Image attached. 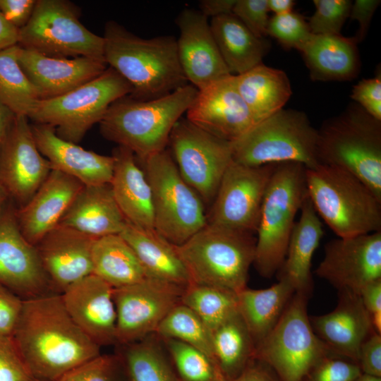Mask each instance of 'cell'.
I'll use <instances>...</instances> for the list:
<instances>
[{
	"mask_svg": "<svg viewBox=\"0 0 381 381\" xmlns=\"http://www.w3.org/2000/svg\"><path fill=\"white\" fill-rule=\"evenodd\" d=\"M11 339L31 375L41 381H57L101 354V348L72 320L58 293L23 300Z\"/></svg>",
	"mask_w": 381,
	"mask_h": 381,
	"instance_id": "6da1fadb",
	"label": "cell"
},
{
	"mask_svg": "<svg viewBox=\"0 0 381 381\" xmlns=\"http://www.w3.org/2000/svg\"><path fill=\"white\" fill-rule=\"evenodd\" d=\"M103 37L105 61L131 85V97L154 99L189 84L179 60L174 37L143 39L109 20Z\"/></svg>",
	"mask_w": 381,
	"mask_h": 381,
	"instance_id": "7a4b0ae2",
	"label": "cell"
},
{
	"mask_svg": "<svg viewBox=\"0 0 381 381\" xmlns=\"http://www.w3.org/2000/svg\"><path fill=\"white\" fill-rule=\"evenodd\" d=\"M191 84L159 98L139 100L130 95L115 101L99 123L102 135L143 160L166 149L171 132L195 98Z\"/></svg>",
	"mask_w": 381,
	"mask_h": 381,
	"instance_id": "3957f363",
	"label": "cell"
},
{
	"mask_svg": "<svg viewBox=\"0 0 381 381\" xmlns=\"http://www.w3.org/2000/svg\"><path fill=\"white\" fill-rule=\"evenodd\" d=\"M308 195L322 221L344 238L381 231V199L361 179L341 169H306Z\"/></svg>",
	"mask_w": 381,
	"mask_h": 381,
	"instance_id": "277c9868",
	"label": "cell"
},
{
	"mask_svg": "<svg viewBox=\"0 0 381 381\" xmlns=\"http://www.w3.org/2000/svg\"><path fill=\"white\" fill-rule=\"evenodd\" d=\"M320 164L358 177L381 199V121L356 103L318 129Z\"/></svg>",
	"mask_w": 381,
	"mask_h": 381,
	"instance_id": "5b68a950",
	"label": "cell"
},
{
	"mask_svg": "<svg viewBox=\"0 0 381 381\" xmlns=\"http://www.w3.org/2000/svg\"><path fill=\"white\" fill-rule=\"evenodd\" d=\"M306 168L298 162L277 164L261 205L253 265L271 278L281 268L296 217L308 196Z\"/></svg>",
	"mask_w": 381,
	"mask_h": 381,
	"instance_id": "8992f818",
	"label": "cell"
},
{
	"mask_svg": "<svg viewBox=\"0 0 381 381\" xmlns=\"http://www.w3.org/2000/svg\"><path fill=\"white\" fill-rule=\"evenodd\" d=\"M255 243L253 233L207 223L176 248L190 284L216 286L238 293L247 287Z\"/></svg>",
	"mask_w": 381,
	"mask_h": 381,
	"instance_id": "52a82bcc",
	"label": "cell"
},
{
	"mask_svg": "<svg viewBox=\"0 0 381 381\" xmlns=\"http://www.w3.org/2000/svg\"><path fill=\"white\" fill-rule=\"evenodd\" d=\"M234 162L250 167L298 162L306 169L320 165L318 129L303 111L282 109L230 143Z\"/></svg>",
	"mask_w": 381,
	"mask_h": 381,
	"instance_id": "ba28073f",
	"label": "cell"
},
{
	"mask_svg": "<svg viewBox=\"0 0 381 381\" xmlns=\"http://www.w3.org/2000/svg\"><path fill=\"white\" fill-rule=\"evenodd\" d=\"M132 92L131 85L109 66L97 78L63 95L40 99L28 119L52 126L58 136L77 144L115 101Z\"/></svg>",
	"mask_w": 381,
	"mask_h": 381,
	"instance_id": "9c48e42d",
	"label": "cell"
},
{
	"mask_svg": "<svg viewBox=\"0 0 381 381\" xmlns=\"http://www.w3.org/2000/svg\"><path fill=\"white\" fill-rule=\"evenodd\" d=\"M140 161L152 193L154 229L180 246L207 224L204 203L166 149Z\"/></svg>",
	"mask_w": 381,
	"mask_h": 381,
	"instance_id": "30bf717a",
	"label": "cell"
},
{
	"mask_svg": "<svg viewBox=\"0 0 381 381\" xmlns=\"http://www.w3.org/2000/svg\"><path fill=\"white\" fill-rule=\"evenodd\" d=\"M309 298L295 292L276 325L255 347L254 359L267 365L280 381H301L312 366L331 354L311 326Z\"/></svg>",
	"mask_w": 381,
	"mask_h": 381,
	"instance_id": "8fae6325",
	"label": "cell"
},
{
	"mask_svg": "<svg viewBox=\"0 0 381 381\" xmlns=\"http://www.w3.org/2000/svg\"><path fill=\"white\" fill-rule=\"evenodd\" d=\"M80 16L69 1L37 0L30 19L18 30V44L52 57L104 59V37L87 29Z\"/></svg>",
	"mask_w": 381,
	"mask_h": 381,
	"instance_id": "7c38bea8",
	"label": "cell"
},
{
	"mask_svg": "<svg viewBox=\"0 0 381 381\" xmlns=\"http://www.w3.org/2000/svg\"><path fill=\"white\" fill-rule=\"evenodd\" d=\"M169 143L182 178L204 204H212L221 180L233 160L231 143L183 117L174 126Z\"/></svg>",
	"mask_w": 381,
	"mask_h": 381,
	"instance_id": "4fadbf2b",
	"label": "cell"
},
{
	"mask_svg": "<svg viewBox=\"0 0 381 381\" xmlns=\"http://www.w3.org/2000/svg\"><path fill=\"white\" fill-rule=\"evenodd\" d=\"M185 287L147 277L114 289L117 344H129L155 334L167 315L181 303Z\"/></svg>",
	"mask_w": 381,
	"mask_h": 381,
	"instance_id": "5bb4252c",
	"label": "cell"
},
{
	"mask_svg": "<svg viewBox=\"0 0 381 381\" xmlns=\"http://www.w3.org/2000/svg\"><path fill=\"white\" fill-rule=\"evenodd\" d=\"M277 164L250 167L232 160L221 180L207 223L255 234L265 193Z\"/></svg>",
	"mask_w": 381,
	"mask_h": 381,
	"instance_id": "9a60e30c",
	"label": "cell"
},
{
	"mask_svg": "<svg viewBox=\"0 0 381 381\" xmlns=\"http://www.w3.org/2000/svg\"><path fill=\"white\" fill-rule=\"evenodd\" d=\"M315 272L338 291L359 294L366 285L381 279V231L331 240Z\"/></svg>",
	"mask_w": 381,
	"mask_h": 381,
	"instance_id": "2e32d148",
	"label": "cell"
},
{
	"mask_svg": "<svg viewBox=\"0 0 381 381\" xmlns=\"http://www.w3.org/2000/svg\"><path fill=\"white\" fill-rule=\"evenodd\" d=\"M52 169L37 147L29 119L15 116L0 148V184L8 197L25 205Z\"/></svg>",
	"mask_w": 381,
	"mask_h": 381,
	"instance_id": "e0dca14e",
	"label": "cell"
},
{
	"mask_svg": "<svg viewBox=\"0 0 381 381\" xmlns=\"http://www.w3.org/2000/svg\"><path fill=\"white\" fill-rule=\"evenodd\" d=\"M4 207L0 211V284L23 300L49 294L52 289L36 246L21 233L16 210Z\"/></svg>",
	"mask_w": 381,
	"mask_h": 381,
	"instance_id": "ac0fdd59",
	"label": "cell"
},
{
	"mask_svg": "<svg viewBox=\"0 0 381 381\" xmlns=\"http://www.w3.org/2000/svg\"><path fill=\"white\" fill-rule=\"evenodd\" d=\"M186 114V119L194 125L229 143L255 125L237 89L235 75L198 90Z\"/></svg>",
	"mask_w": 381,
	"mask_h": 381,
	"instance_id": "d6986e66",
	"label": "cell"
},
{
	"mask_svg": "<svg viewBox=\"0 0 381 381\" xmlns=\"http://www.w3.org/2000/svg\"><path fill=\"white\" fill-rule=\"evenodd\" d=\"M176 23L180 32L176 40L178 57L190 84L200 90L232 75L219 53L205 16L199 10L184 8Z\"/></svg>",
	"mask_w": 381,
	"mask_h": 381,
	"instance_id": "ffe728a7",
	"label": "cell"
},
{
	"mask_svg": "<svg viewBox=\"0 0 381 381\" xmlns=\"http://www.w3.org/2000/svg\"><path fill=\"white\" fill-rule=\"evenodd\" d=\"M113 290L104 280L91 274L61 294L72 320L100 348L117 344Z\"/></svg>",
	"mask_w": 381,
	"mask_h": 381,
	"instance_id": "44dd1931",
	"label": "cell"
},
{
	"mask_svg": "<svg viewBox=\"0 0 381 381\" xmlns=\"http://www.w3.org/2000/svg\"><path fill=\"white\" fill-rule=\"evenodd\" d=\"M95 238L58 224L35 246L53 291L61 294L92 274V248Z\"/></svg>",
	"mask_w": 381,
	"mask_h": 381,
	"instance_id": "7402d4cb",
	"label": "cell"
},
{
	"mask_svg": "<svg viewBox=\"0 0 381 381\" xmlns=\"http://www.w3.org/2000/svg\"><path fill=\"white\" fill-rule=\"evenodd\" d=\"M18 61L40 99L63 95L97 78L108 67L104 59L56 58L20 46Z\"/></svg>",
	"mask_w": 381,
	"mask_h": 381,
	"instance_id": "603a6c76",
	"label": "cell"
},
{
	"mask_svg": "<svg viewBox=\"0 0 381 381\" xmlns=\"http://www.w3.org/2000/svg\"><path fill=\"white\" fill-rule=\"evenodd\" d=\"M309 318L315 334L331 354L357 363L362 343L375 331L360 295L349 290L338 291L333 310Z\"/></svg>",
	"mask_w": 381,
	"mask_h": 381,
	"instance_id": "cb8c5ba5",
	"label": "cell"
},
{
	"mask_svg": "<svg viewBox=\"0 0 381 381\" xmlns=\"http://www.w3.org/2000/svg\"><path fill=\"white\" fill-rule=\"evenodd\" d=\"M83 186L76 179L52 169L32 197L16 210L18 225L26 240L36 246L56 226Z\"/></svg>",
	"mask_w": 381,
	"mask_h": 381,
	"instance_id": "d4e9b609",
	"label": "cell"
},
{
	"mask_svg": "<svg viewBox=\"0 0 381 381\" xmlns=\"http://www.w3.org/2000/svg\"><path fill=\"white\" fill-rule=\"evenodd\" d=\"M31 128L39 151L53 169L76 179L84 186L111 183L114 168L112 155H100L62 139L51 126L33 123Z\"/></svg>",
	"mask_w": 381,
	"mask_h": 381,
	"instance_id": "484cf974",
	"label": "cell"
},
{
	"mask_svg": "<svg viewBox=\"0 0 381 381\" xmlns=\"http://www.w3.org/2000/svg\"><path fill=\"white\" fill-rule=\"evenodd\" d=\"M112 156L114 168L110 185L125 219L139 228L154 229L152 193L143 169L124 147L118 145Z\"/></svg>",
	"mask_w": 381,
	"mask_h": 381,
	"instance_id": "4316f807",
	"label": "cell"
},
{
	"mask_svg": "<svg viewBox=\"0 0 381 381\" xmlns=\"http://www.w3.org/2000/svg\"><path fill=\"white\" fill-rule=\"evenodd\" d=\"M126 222L107 183L84 186L59 224L99 238L121 234Z\"/></svg>",
	"mask_w": 381,
	"mask_h": 381,
	"instance_id": "83f0119b",
	"label": "cell"
},
{
	"mask_svg": "<svg viewBox=\"0 0 381 381\" xmlns=\"http://www.w3.org/2000/svg\"><path fill=\"white\" fill-rule=\"evenodd\" d=\"M324 235L323 223L308 195L292 230L279 277H284L295 292L310 296L313 288L312 259Z\"/></svg>",
	"mask_w": 381,
	"mask_h": 381,
	"instance_id": "f1b7e54d",
	"label": "cell"
},
{
	"mask_svg": "<svg viewBox=\"0 0 381 381\" xmlns=\"http://www.w3.org/2000/svg\"><path fill=\"white\" fill-rule=\"evenodd\" d=\"M358 44L354 37L313 34L298 52L313 80L348 81L360 72Z\"/></svg>",
	"mask_w": 381,
	"mask_h": 381,
	"instance_id": "f546056e",
	"label": "cell"
},
{
	"mask_svg": "<svg viewBox=\"0 0 381 381\" xmlns=\"http://www.w3.org/2000/svg\"><path fill=\"white\" fill-rule=\"evenodd\" d=\"M133 249L148 277L183 286L190 284L176 246L154 229H143L126 222L119 234Z\"/></svg>",
	"mask_w": 381,
	"mask_h": 381,
	"instance_id": "4dcf8cb0",
	"label": "cell"
},
{
	"mask_svg": "<svg viewBox=\"0 0 381 381\" xmlns=\"http://www.w3.org/2000/svg\"><path fill=\"white\" fill-rule=\"evenodd\" d=\"M211 30L230 73L239 75L262 64L270 48L265 38L253 35L233 13L211 19Z\"/></svg>",
	"mask_w": 381,
	"mask_h": 381,
	"instance_id": "1f68e13d",
	"label": "cell"
},
{
	"mask_svg": "<svg viewBox=\"0 0 381 381\" xmlns=\"http://www.w3.org/2000/svg\"><path fill=\"white\" fill-rule=\"evenodd\" d=\"M235 79L255 124L283 109L292 95L286 73L262 63L235 75Z\"/></svg>",
	"mask_w": 381,
	"mask_h": 381,
	"instance_id": "d6a6232c",
	"label": "cell"
},
{
	"mask_svg": "<svg viewBox=\"0 0 381 381\" xmlns=\"http://www.w3.org/2000/svg\"><path fill=\"white\" fill-rule=\"evenodd\" d=\"M294 294L291 284L282 277L268 288L247 286L237 293L238 313L255 347L276 325Z\"/></svg>",
	"mask_w": 381,
	"mask_h": 381,
	"instance_id": "836d02e7",
	"label": "cell"
},
{
	"mask_svg": "<svg viewBox=\"0 0 381 381\" xmlns=\"http://www.w3.org/2000/svg\"><path fill=\"white\" fill-rule=\"evenodd\" d=\"M92 274L114 289L139 282L148 277L135 253L120 234H110L94 241Z\"/></svg>",
	"mask_w": 381,
	"mask_h": 381,
	"instance_id": "e575fe53",
	"label": "cell"
},
{
	"mask_svg": "<svg viewBox=\"0 0 381 381\" xmlns=\"http://www.w3.org/2000/svg\"><path fill=\"white\" fill-rule=\"evenodd\" d=\"M214 361L226 381L239 375L254 361L255 346L236 313L212 331Z\"/></svg>",
	"mask_w": 381,
	"mask_h": 381,
	"instance_id": "d590c367",
	"label": "cell"
},
{
	"mask_svg": "<svg viewBox=\"0 0 381 381\" xmlns=\"http://www.w3.org/2000/svg\"><path fill=\"white\" fill-rule=\"evenodd\" d=\"M121 358L129 381H181L162 339L150 334L121 346Z\"/></svg>",
	"mask_w": 381,
	"mask_h": 381,
	"instance_id": "8d00e7d4",
	"label": "cell"
},
{
	"mask_svg": "<svg viewBox=\"0 0 381 381\" xmlns=\"http://www.w3.org/2000/svg\"><path fill=\"white\" fill-rule=\"evenodd\" d=\"M18 44L0 50V103L15 116L28 118L40 100L18 61Z\"/></svg>",
	"mask_w": 381,
	"mask_h": 381,
	"instance_id": "74e56055",
	"label": "cell"
},
{
	"mask_svg": "<svg viewBox=\"0 0 381 381\" xmlns=\"http://www.w3.org/2000/svg\"><path fill=\"white\" fill-rule=\"evenodd\" d=\"M181 303L192 310L211 332L238 313L237 293L219 286L190 284Z\"/></svg>",
	"mask_w": 381,
	"mask_h": 381,
	"instance_id": "f35d334b",
	"label": "cell"
},
{
	"mask_svg": "<svg viewBox=\"0 0 381 381\" xmlns=\"http://www.w3.org/2000/svg\"><path fill=\"white\" fill-rule=\"evenodd\" d=\"M155 334L161 339H172L195 347L214 361L211 330L192 310L181 303L167 315Z\"/></svg>",
	"mask_w": 381,
	"mask_h": 381,
	"instance_id": "ab89813d",
	"label": "cell"
},
{
	"mask_svg": "<svg viewBox=\"0 0 381 381\" xmlns=\"http://www.w3.org/2000/svg\"><path fill=\"white\" fill-rule=\"evenodd\" d=\"M161 339L181 381H226L215 361L202 351L175 339Z\"/></svg>",
	"mask_w": 381,
	"mask_h": 381,
	"instance_id": "60d3db41",
	"label": "cell"
},
{
	"mask_svg": "<svg viewBox=\"0 0 381 381\" xmlns=\"http://www.w3.org/2000/svg\"><path fill=\"white\" fill-rule=\"evenodd\" d=\"M57 381H129L118 353L99 354L68 372Z\"/></svg>",
	"mask_w": 381,
	"mask_h": 381,
	"instance_id": "b9f144b4",
	"label": "cell"
},
{
	"mask_svg": "<svg viewBox=\"0 0 381 381\" xmlns=\"http://www.w3.org/2000/svg\"><path fill=\"white\" fill-rule=\"evenodd\" d=\"M267 33L277 40L284 48L298 51L313 35L308 21L302 15L294 11L270 18Z\"/></svg>",
	"mask_w": 381,
	"mask_h": 381,
	"instance_id": "7bdbcfd3",
	"label": "cell"
},
{
	"mask_svg": "<svg viewBox=\"0 0 381 381\" xmlns=\"http://www.w3.org/2000/svg\"><path fill=\"white\" fill-rule=\"evenodd\" d=\"M315 11L308 21L313 35H339L349 18V0H314Z\"/></svg>",
	"mask_w": 381,
	"mask_h": 381,
	"instance_id": "ee69618b",
	"label": "cell"
},
{
	"mask_svg": "<svg viewBox=\"0 0 381 381\" xmlns=\"http://www.w3.org/2000/svg\"><path fill=\"white\" fill-rule=\"evenodd\" d=\"M361 373L357 363L329 354L312 366L301 381H354Z\"/></svg>",
	"mask_w": 381,
	"mask_h": 381,
	"instance_id": "f6af8a7d",
	"label": "cell"
},
{
	"mask_svg": "<svg viewBox=\"0 0 381 381\" xmlns=\"http://www.w3.org/2000/svg\"><path fill=\"white\" fill-rule=\"evenodd\" d=\"M267 0H236L232 13L256 37L265 38L270 20Z\"/></svg>",
	"mask_w": 381,
	"mask_h": 381,
	"instance_id": "bcb514c9",
	"label": "cell"
},
{
	"mask_svg": "<svg viewBox=\"0 0 381 381\" xmlns=\"http://www.w3.org/2000/svg\"><path fill=\"white\" fill-rule=\"evenodd\" d=\"M11 337L0 336V381H32Z\"/></svg>",
	"mask_w": 381,
	"mask_h": 381,
	"instance_id": "7dc6e473",
	"label": "cell"
},
{
	"mask_svg": "<svg viewBox=\"0 0 381 381\" xmlns=\"http://www.w3.org/2000/svg\"><path fill=\"white\" fill-rule=\"evenodd\" d=\"M351 97L367 113L381 121V75L360 80L351 92Z\"/></svg>",
	"mask_w": 381,
	"mask_h": 381,
	"instance_id": "c3c4849f",
	"label": "cell"
},
{
	"mask_svg": "<svg viewBox=\"0 0 381 381\" xmlns=\"http://www.w3.org/2000/svg\"><path fill=\"white\" fill-rule=\"evenodd\" d=\"M23 303V298L0 284V336L11 337Z\"/></svg>",
	"mask_w": 381,
	"mask_h": 381,
	"instance_id": "681fc988",
	"label": "cell"
},
{
	"mask_svg": "<svg viewBox=\"0 0 381 381\" xmlns=\"http://www.w3.org/2000/svg\"><path fill=\"white\" fill-rule=\"evenodd\" d=\"M358 365L362 373L381 377V335L375 331L362 343Z\"/></svg>",
	"mask_w": 381,
	"mask_h": 381,
	"instance_id": "f907efd6",
	"label": "cell"
},
{
	"mask_svg": "<svg viewBox=\"0 0 381 381\" xmlns=\"http://www.w3.org/2000/svg\"><path fill=\"white\" fill-rule=\"evenodd\" d=\"M37 0H0V12L18 30L30 19Z\"/></svg>",
	"mask_w": 381,
	"mask_h": 381,
	"instance_id": "816d5d0a",
	"label": "cell"
},
{
	"mask_svg": "<svg viewBox=\"0 0 381 381\" xmlns=\"http://www.w3.org/2000/svg\"><path fill=\"white\" fill-rule=\"evenodd\" d=\"M359 295L370 317L373 329L381 334V279L366 285Z\"/></svg>",
	"mask_w": 381,
	"mask_h": 381,
	"instance_id": "f5cc1de1",
	"label": "cell"
},
{
	"mask_svg": "<svg viewBox=\"0 0 381 381\" xmlns=\"http://www.w3.org/2000/svg\"><path fill=\"white\" fill-rule=\"evenodd\" d=\"M380 4V0H356L352 3L349 18L358 23L357 33L353 36L358 43L365 39L373 16Z\"/></svg>",
	"mask_w": 381,
	"mask_h": 381,
	"instance_id": "db71d44e",
	"label": "cell"
},
{
	"mask_svg": "<svg viewBox=\"0 0 381 381\" xmlns=\"http://www.w3.org/2000/svg\"><path fill=\"white\" fill-rule=\"evenodd\" d=\"M231 381L280 380L267 365L260 361L254 360L239 375Z\"/></svg>",
	"mask_w": 381,
	"mask_h": 381,
	"instance_id": "11a10c76",
	"label": "cell"
},
{
	"mask_svg": "<svg viewBox=\"0 0 381 381\" xmlns=\"http://www.w3.org/2000/svg\"><path fill=\"white\" fill-rule=\"evenodd\" d=\"M236 0H202L199 2L200 11L207 18L232 13Z\"/></svg>",
	"mask_w": 381,
	"mask_h": 381,
	"instance_id": "9f6ffc18",
	"label": "cell"
},
{
	"mask_svg": "<svg viewBox=\"0 0 381 381\" xmlns=\"http://www.w3.org/2000/svg\"><path fill=\"white\" fill-rule=\"evenodd\" d=\"M18 43V30L9 23L0 12V50Z\"/></svg>",
	"mask_w": 381,
	"mask_h": 381,
	"instance_id": "6f0895ef",
	"label": "cell"
},
{
	"mask_svg": "<svg viewBox=\"0 0 381 381\" xmlns=\"http://www.w3.org/2000/svg\"><path fill=\"white\" fill-rule=\"evenodd\" d=\"M15 115L0 103V148L12 124Z\"/></svg>",
	"mask_w": 381,
	"mask_h": 381,
	"instance_id": "680465c9",
	"label": "cell"
},
{
	"mask_svg": "<svg viewBox=\"0 0 381 381\" xmlns=\"http://www.w3.org/2000/svg\"><path fill=\"white\" fill-rule=\"evenodd\" d=\"M269 11L274 15H282L293 11L295 1L293 0H267Z\"/></svg>",
	"mask_w": 381,
	"mask_h": 381,
	"instance_id": "91938a15",
	"label": "cell"
},
{
	"mask_svg": "<svg viewBox=\"0 0 381 381\" xmlns=\"http://www.w3.org/2000/svg\"><path fill=\"white\" fill-rule=\"evenodd\" d=\"M354 381H381V377H377L361 373Z\"/></svg>",
	"mask_w": 381,
	"mask_h": 381,
	"instance_id": "94428289",
	"label": "cell"
},
{
	"mask_svg": "<svg viewBox=\"0 0 381 381\" xmlns=\"http://www.w3.org/2000/svg\"><path fill=\"white\" fill-rule=\"evenodd\" d=\"M8 198L9 197L7 192L0 184V211L4 208Z\"/></svg>",
	"mask_w": 381,
	"mask_h": 381,
	"instance_id": "6125c7cd",
	"label": "cell"
},
{
	"mask_svg": "<svg viewBox=\"0 0 381 381\" xmlns=\"http://www.w3.org/2000/svg\"><path fill=\"white\" fill-rule=\"evenodd\" d=\"M32 381H41V380H38L34 379Z\"/></svg>",
	"mask_w": 381,
	"mask_h": 381,
	"instance_id": "be15d7a7",
	"label": "cell"
}]
</instances>
